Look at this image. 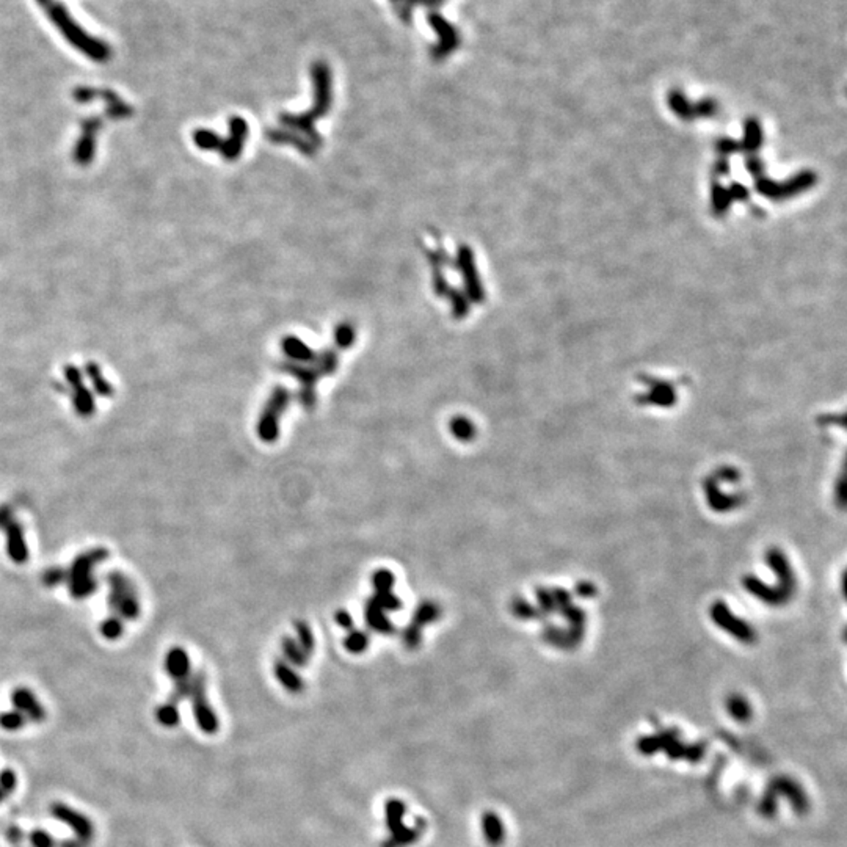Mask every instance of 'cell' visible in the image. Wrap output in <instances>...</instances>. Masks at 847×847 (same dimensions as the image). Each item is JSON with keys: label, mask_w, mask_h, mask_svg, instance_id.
Masks as SVG:
<instances>
[{"label": "cell", "mask_w": 847, "mask_h": 847, "mask_svg": "<svg viewBox=\"0 0 847 847\" xmlns=\"http://www.w3.org/2000/svg\"><path fill=\"white\" fill-rule=\"evenodd\" d=\"M430 24L433 25V27L436 29L439 36H441V40H439V46L435 50V55H439V57L448 55L450 52V50H454L457 47V43L460 41V40H458V36L455 34L454 27H450V25L448 22H445V21H443V19L439 17V16H432L430 17ZM439 57H438V59H439Z\"/></svg>", "instance_id": "14"}, {"label": "cell", "mask_w": 847, "mask_h": 847, "mask_svg": "<svg viewBox=\"0 0 847 847\" xmlns=\"http://www.w3.org/2000/svg\"><path fill=\"white\" fill-rule=\"evenodd\" d=\"M156 719L157 722L162 725L165 728H175L179 725L181 716L179 711H177V705L173 703H165L162 706H159L156 709Z\"/></svg>", "instance_id": "22"}, {"label": "cell", "mask_w": 847, "mask_h": 847, "mask_svg": "<svg viewBox=\"0 0 847 847\" xmlns=\"http://www.w3.org/2000/svg\"><path fill=\"white\" fill-rule=\"evenodd\" d=\"M755 189H756L758 193L764 196V198H769V200H774V201L785 200V198H783L781 182L772 181V179H769V177H764V176L756 177Z\"/></svg>", "instance_id": "21"}, {"label": "cell", "mask_w": 847, "mask_h": 847, "mask_svg": "<svg viewBox=\"0 0 847 847\" xmlns=\"http://www.w3.org/2000/svg\"><path fill=\"white\" fill-rule=\"evenodd\" d=\"M719 110V105L714 99L706 98L702 99L700 103L693 104V113H695V118H711L714 117Z\"/></svg>", "instance_id": "32"}, {"label": "cell", "mask_w": 847, "mask_h": 847, "mask_svg": "<svg viewBox=\"0 0 847 847\" xmlns=\"http://www.w3.org/2000/svg\"><path fill=\"white\" fill-rule=\"evenodd\" d=\"M15 520L13 517V510L10 507H0V529L3 531V527L10 523V521Z\"/></svg>", "instance_id": "43"}, {"label": "cell", "mask_w": 847, "mask_h": 847, "mask_svg": "<svg viewBox=\"0 0 847 847\" xmlns=\"http://www.w3.org/2000/svg\"><path fill=\"white\" fill-rule=\"evenodd\" d=\"M273 670H275L277 679L281 683V686L286 691H289L292 693L303 692V689H304L303 678L297 672L292 670L288 662H286L284 659H277L275 665H273Z\"/></svg>", "instance_id": "13"}, {"label": "cell", "mask_w": 847, "mask_h": 847, "mask_svg": "<svg viewBox=\"0 0 847 847\" xmlns=\"http://www.w3.org/2000/svg\"><path fill=\"white\" fill-rule=\"evenodd\" d=\"M5 838H6V841H8L10 844L19 846V844H21L24 841L25 835H24V832L21 829H19L17 825H10L8 829H6V832H5Z\"/></svg>", "instance_id": "39"}, {"label": "cell", "mask_w": 847, "mask_h": 847, "mask_svg": "<svg viewBox=\"0 0 847 847\" xmlns=\"http://www.w3.org/2000/svg\"><path fill=\"white\" fill-rule=\"evenodd\" d=\"M66 581V571L63 568H49L43 573V584L46 587H57Z\"/></svg>", "instance_id": "34"}, {"label": "cell", "mask_w": 847, "mask_h": 847, "mask_svg": "<svg viewBox=\"0 0 847 847\" xmlns=\"http://www.w3.org/2000/svg\"><path fill=\"white\" fill-rule=\"evenodd\" d=\"M394 582H396V579H394V575L390 570H377L372 575V585L375 594H380V591H392Z\"/></svg>", "instance_id": "28"}, {"label": "cell", "mask_w": 847, "mask_h": 847, "mask_svg": "<svg viewBox=\"0 0 847 847\" xmlns=\"http://www.w3.org/2000/svg\"><path fill=\"white\" fill-rule=\"evenodd\" d=\"M6 537V552L15 564H25L29 559L27 543H25L22 526L16 520L10 521L3 527Z\"/></svg>", "instance_id": "9"}, {"label": "cell", "mask_w": 847, "mask_h": 847, "mask_svg": "<svg viewBox=\"0 0 847 847\" xmlns=\"http://www.w3.org/2000/svg\"><path fill=\"white\" fill-rule=\"evenodd\" d=\"M190 692H192V673H190V677H187V678L176 681L175 689H173V692H171L168 702L173 705L181 703L182 700L190 698Z\"/></svg>", "instance_id": "30"}, {"label": "cell", "mask_w": 847, "mask_h": 847, "mask_svg": "<svg viewBox=\"0 0 847 847\" xmlns=\"http://www.w3.org/2000/svg\"><path fill=\"white\" fill-rule=\"evenodd\" d=\"M716 149L719 152V156L727 159L728 156L735 154V152L741 151V143L735 142V140H731V138H721V140H717Z\"/></svg>", "instance_id": "36"}, {"label": "cell", "mask_w": 847, "mask_h": 847, "mask_svg": "<svg viewBox=\"0 0 847 847\" xmlns=\"http://www.w3.org/2000/svg\"><path fill=\"white\" fill-rule=\"evenodd\" d=\"M334 619L337 621V625L344 629H347V631H350V629L353 628V619H352V615L347 612V610H344V609L337 610V612L334 614Z\"/></svg>", "instance_id": "40"}, {"label": "cell", "mask_w": 847, "mask_h": 847, "mask_svg": "<svg viewBox=\"0 0 847 847\" xmlns=\"http://www.w3.org/2000/svg\"><path fill=\"white\" fill-rule=\"evenodd\" d=\"M386 825L390 830L391 837L381 843V847H406L415 844L419 838L422 837L425 830V820L416 819V827L410 829L404 824V816L406 813V807L402 800L391 799L386 802Z\"/></svg>", "instance_id": "3"}, {"label": "cell", "mask_w": 847, "mask_h": 847, "mask_svg": "<svg viewBox=\"0 0 847 847\" xmlns=\"http://www.w3.org/2000/svg\"><path fill=\"white\" fill-rule=\"evenodd\" d=\"M281 649L286 661L294 664L295 667H304L308 664L309 656L304 653L302 647L298 645L294 639H290V637H284L281 640Z\"/></svg>", "instance_id": "19"}, {"label": "cell", "mask_w": 847, "mask_h": 847, "mask_svg": "<svg viewBox=\"0 0 847 847\" xmlns=\"http://www.w3.org/2000/svg\"><path fill=\"white\" fill-rule=\"evenodd\" d=\"M745 168H747L749 173L753 177H760L763 176L764 163L756 154H749V157L745 159Z\"/></svg>", "instance_id": "37"}, {"label": "cell", "mask_w": 847, "mask_h": 847, "mask_svg": "<svg viewBox=\"0 0 847 847\" xmlns=\"http://www.w3.org/2000/svg\"><path fill=\"white\" fill-rule=\"evenodd\" d=\"M374 600L380 604V607L385 610H390V612H397V610L402 609V601H400V598L397 595H394L392 591H380V594L374 595Z\"/></svg>", "instance_id": "31"}, {"label": "cell", "mask_w": 847, "mask_h": 847, "mask_svg": "<svg viewBox=\"0 0 847 847\" xmlns=\"http://www.w3.org/2000/svg\"><path fill=\"white\" fill-rule=\"evenodd\" d=\"M667 104H668V107H670V110L677 115L679 119L692 121L693 118H695V113H693V104L686 98V94L683 91H679V90L668 91Z\"/></svg>", "instance_id": "16"}, {"label": "cell", "mask_w": 847, "mask_h": 847, "mask_svg": "<svg viewBox=\"0 0 847 847\" xmlns=\"http://www.w3.org/2000/svg\"><path fill=\"white\" fill-rule=\"evenodd\" d=\"M27 723V719L19 711H6L0 714V728L6 731H17Z\"/></svg>", "instance_id": "25"}, {"label": "cell", "mask_w": 847, "mask_h": 847, "mask_svg": "<svg viewBox=\"0 0 847 847\" xmlns=\"http://www.w3.org/2000/svg\"><path fill=\"white\" fill-rule=\"evenodd\" d=\"M3 799H5V795H3V793H2V791H0V802H2Z\"/></svg>", "instance_id": "44"}, {"label": "cell", "mask_w": 847, "mask_h": 847, "mask_svg": "<svg viewBox=\"0 0 847 847\" xmlns=\"http://www.w3.org/2000/svg\"><path fill=\"white\" fill-rule=\"evenodd\" d=\"M741 143V149H745L749 152V154H755V152L761 148L763 143V127L761 123L756 118H749L745 119L744 123V138Z\"/></svg>", "instance_id": "15"}, {"label": "cell", "mask_w": 847, "mask_h": 847, "mask_svg": "<svg viewBox=\"0 0 847 847\" xmlns=\"http://www.w3.org/2000/svg\"><path fill=\"white\" fill-rule=\"evenodd\" d=\"M714 170L719 176H728L730 175V162L728 159L721 157L714 165Z\"/></svg>", "instance_id": "42"}, {"label": "cell", "mask_w": 847, "mask_h": 847, "mask_svg": "<svg viewBox=\"0 0 847 847\" xmlns=\"http://www.w3.org/2000/svg\"><path fill=\"white\" fill-rule=\"evenodd\" d=\"M482 823H483V830H485V835H487L488 841L492 843V844H498L501 841V838H502V832H501V825H499L498 818H496L494 814L488 813V814H485V816H483Z\"/></svg>", "instance_id": "29"}, {"label": "cell", "mask_w": 847, "mask_h": 847, "mask_svg": "<svg viewBox=\"0 0 847 847\" xmlns=\"http://www.w3.org/2000/svg\"><path fill=\"white\" fill-rule=\"evenodd\" d=\"M110 594H108V606L118 615L119 619L133 620L140 615V603L133 584L123 573L112 571L107 576Z\"/></svg>", "instance_id": "4"}, {"label": "cell", "mask_w": 847, "mask_h": 847, "mask_svg": "<svg viewBox=\"0 0 847 847\" xmlns=\"http://www.w3.org/2000/svg\"><path fill=\"white\" fill-rule=\"evenodd\" d=\"M369 642H371V637L364 631H350V634H347L346 639H344V647L348 653L360 654L366 651Z\"/></svg>", "instance_id": "24"}, {"label": "cell", "mask_w": 847, "mask_h": 847, "mask_svg": "<svg viewBox=\"0 0 847 847\" xmlns=\"http://www.w3.org/2000/svg\"><path fill=\"white\" fill-rule=\"evenodd\" d=\"M295 633H297V643L302 647V649L308 656H311L314 653V647H316V640L313 631H311V628L307 621L303 620H297L294 623Z\"/></svg>", "instance_id": "23"}, {"label": "cell", "mask_w": 847, "mask_h": 847, "mask_svg": "<svg viewBox=\"0 0 847 847\" xmlns=\"http://www.w3.org/2000/svg\"><path fill=\"white\" fill-rule=\"evenodd\" d=\"M450 432H452V435H454V438H457L458 441H463V443L473 441V439L476 438V427H474V424L471 422L468 418H464V416L452 418V421H450Z\"/></svg>", "instance_id": "20"}, {"label": "cell", "mask_w": 847, "mask_h": 847, "mask_svg": "<svg viewBox=\"0 0 847 847\" xmlns=\"http://www.w3.org/2000/svg\"><path fill=\"white\" fill-rule=\"evenodd\" d=\"M88 846H90V843L84 841V839H80L78 837L69 838V839H63V841L57 843V847H88Z\"/></svg>", "instance_id": "41"}, {"label": "cell", "mask_w": 847, "mask_h": 847, "mask_svg": "<svg viewBox=\"0 0 847 847\" xmlns=\"http://www.w3.org/2000/svg\"><path fill=\"white\" fill-rule=\"evenodd\" d=\"M289 404V392L278 388L267 402L258 422V436L264 443H275L279 436V416Z\"/></svg>", "instance_id": "6"}, {"label": "cell", "mask_w": 847, "mask_h": 847, "mask_svg": "<svg viewBox=\"0 0 847 847\" xmlns=\"http://www.w3.org/2000/svg\"><path fill=\"white\" fill-rule=\"evenodd\" d=\"M439 617H441V607H439L436 603L422 601L415 610V615H413V623H416V625L424 628L425 625L435 623Z\"/></svg>", "instance_id": "18"}, {"label": "cell", "mask_w": 847, "mask_h": 847, "mask_svg": "<svg viewBox=\"0 0 847 847\" xmlns=\"http://www.w3.org/2000/svg\"><path fill=\"white\" fill-rule=\"evenodd\" d=\"M165 670L175 681L190 677V659L184 648L175 647L165 656Z\"/></svg>", "instance_id": "11"}, {"label": "cell", "mask_w": 847, "mask_h": 847, "mask_svg": "<svg viewBox=\"0 0 847 847\" xmlns=\"http://www.w3.org/2000/svg\"><path fill=\"white\" fill-rule=\"evenodd\" d=\"M816 182H818V176L814 171H811V170L800 171V173L794 175L791 179H788L786 182H781L783 198L785 200L793 198V196L804 193L808 189H811Z\"/></svg>", "instance_id": "12"}, {"label": "cell", "mask_w": 847, "mask_h": 847, "mask_svg": "<svg viewBox=\"0 0 847 847\" xmlns=\"http://www.w3.org/2000/svg\"><path fill=\"white\" fill-rule=\"evenodd\" d=\"M728 193H730L731 201H747L750 196L747 187L742 186V184H739V182L731 184L728 189Z\"/></svg>", "instance_id": "38"}, {"label": "cell", "mask_w": 847, "mask_h": 847, "mask_svg": "<svg viewBox=\"0 0 847 847\" xmlns=\"http://www.w3.org/2000/svg\"><path fill=\"white\" fill-rule=\"evenodd\" d=\"M36 2L41 5L43 10H46L50 21L75 49H79L94 61H107L110 59L112 50L108 44L90 36L79 24H75L61 2L59 0L57 2L55 0H36Z\"/></svg>", "instance_id": "1"}, {"label": "cell", "mask_w": 847, "mask_h": 847, "mask_svg": "<svg viewBox=\"0 0 847 847\" xmlns=\"http://www.w3.org/2000/svg\"><path fill=\"white\" fill-rule=\"evenodd\" d=\"M16 785H17L16 774L13 772L11 769H3L2 772H0V791L3 793L5 797L15 791Z\"/></svg>", "instance_id": "35"}, {"label": "cell", "mask_w": 847, "mask_h": 847, "mask_svg": "<svg viewBox=\"0 0 847 847\" xmlns=\"http://www.w3.org/2000/svg\"><path fill=\"white\" fill-rule=\"evenodd\" d=\"M29 839L34 847H57V841L49 832L36 829L29 833Z\"/></svg>", "instance_id": "33"}, {"label": "cell", "mask_w": 847, "mask_h": 847, "mask_svg": "<svg viewBox=\"0 0 847 847\" xmlns=\"http://www.w3.org/2000/svg\"><path fill=\"white\" fill-rule=\"evenodd\" d=\"M11 703L15 706V709L22 712L25 719L30 722L41 723L44 719H46V709L38 702L35 693L25 689V687H17V689L11 693Z\"/></svg>", "instance_id": "8"}, {"label": "cell", "mask_w": 847, "mask_h": 847, "mask_svg": "<svg viewBox=\"0 0 847 847\" xmlns=\"http://www.w3.org/2000/svg\"><path fill=\"white\" fill-rule=\"evenodd\" d=\"M364 619L367 626L374 629V631H377L383 635H392L396 633V628H394L392 623L388 619L385 610L380 607V604L374 600L372 598H369L366 601L364 606Z\"/></svg>", "instance_id": "10"}, {"label": "cell", "mask_w": 847, "mask_h": 847, "mask_svg": "<svg viewBox=\"0 0 847 847\" xmlns=\"http://www.w3.org/2000/svg\"><path fill=\"white\" fill-rule=\"evenodd\" d=\"M402 642L404 647L406 649H410V651H415V649L419 648L422 642V628L416 625V623H410L408 626L404 629L402 633Z\"/></svg>", "instance_id": "26"}, {"label": "cell", "mask_w": 847, "mask_h": 847, "mask_svg": "<svg viewBox=\"0 0 847 847\" xmlns=\"http://www.w3.org/2000/svg\"><path fill=\"white\" fill-rule=\"evenodd\" d=\"M731 198L728 193V189H725L722 184L714 182L711 187V209L712 214L716 216H723L730 211L731 206Z\"/></svg>", "instance_id": "17"}, {"label": "cell", "mask_w": 847, "mask_h": 847, "mask_svg": "<svg viewBox=\"0 0 847 847\" xmlns=\"http://www.w3.org/2000/svg\"><path fill=\"white\" fill-rule=\"evenodd\" d=\"M50 814H52L55 819L61 820L65 825L71 827L78 838L84 839V841H88V843L91 841V838L94 835V827L91 824V820L88 819L85 814L75 811L74 808L68 807L65 804H60V802L50 805Z\"/></svg>", "instance_id": "7"}, {"label": "cell", "mask_w": 847, "mask_h": 847, "mask_svg": "<svg viewBox=\"0 0 847 847\" xmlns=\"http://www.w3.org/2000/svg\"><path fill=\"white\" fill-rule=\"evenodd\" d=\"M193 705V716L198 728L206 735H215L219 731V719H216L212 706L207 702L206 695V678L202 672L192 673V692H190Z\"/></svg>", "instance_id": "5"}, {"label": "cell", "mask_w": 847, "mask_h": 847, "mask_svg": "<svg viewBox=\"0 0 847 847\" xmlns=\"http://www.w3.org/2000/svg\"><path fill=\"white\" fill-rule=\"evenodd\" d=\"M108 557V551L105 547H94V550L80 554L78 559L69 566L66 571V584L71 595L75 600H84L90 596L96 590V577H94V568L96 565Z\"/></svg>", "instance_id": "2"}, {"label": "cell", "mask_w": 847, "mask_h": 847, "mask_svg": "<svg viewBox=\"0 0 847 847\" xmlns=\"http://www.w3.org/2000/svg\"><path fill=\"white\" fill-rule=\"evenodd\" d=\"M101 634H103L107 640H117L123 634V619H119L118 615H112L108 617L103 621V625H101Z\"/></svg>", "instance_id": "27"}]
</instances>
